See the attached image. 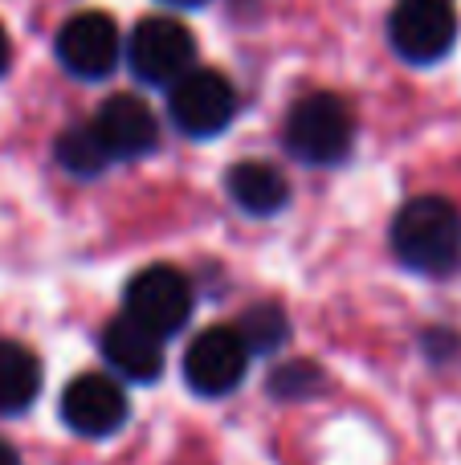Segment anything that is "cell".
Wrapping results in <instances>:
<instances>
[{
	"label": "cell",
	"mask_w": 461,
	"mask_h": 465,
	"mask_svg": "<svg viewBox=\"0 0 461 465\" xmlns=\"http://www.w3.org/2000/svg\"><path fill=\"white\" fill-rule=\"evenodd\" d=\"M392 253L425 278H446L461 265V213L446 196H417L392 221Z\"/></svg>",
	"instance_id": "obj_1"
},
{
	"label": "cell",
	"mask_w": 461,
	"mask_h": 465,
	"mask_svg": "<svg viewBox=\"0 0 461 465\" xmlns=\"http://www.w3.org/2000/svg\"><path fill=\"white\" fill-rule=\"evenodd\" d=\"M351 143H356V119L339 94H327V90L302 94L286 114V152L294 160L327 168V163L348 160Z\"/></svg>",
	"instance_id": "obj_2"
},
{
	"label": "cell",
	"mask_w": 461,
	"mask_h": 465,
	"mask_svg": "<svg viewBox=\"0 0 461 465\" xmlns=\"http://www.w3.org/2000/svg\"><path fill=\"white\" fill-rule=\"evenodd\" d=\"M123 306H127L123 311L127 319H135L152 335L168 339L176 331H184L188 319H192V286L176 265H147L127 282Z\"/></svg>",
	"instance_id": "obj_3"
},
{
	"label": "cell",
	"mask_w": 461,
	"mask_h": 465,
	"mask_svg": "<svg viewBox=\"0 0 461 465\" xmlns=\"http://www.w3.org/2000/svg\"><path fill=\"white\" fill-rule=\"evenodd\" d=\"M168 114L188 139H212L233 123L237 94L225 74L196 65L168 86Z\"/></svg>",
	"instance_id": "obj_4"
},
{
	"label": "cell",
	"mask_w": 461,
	"mask_h": 465,
	"mask_svg": "<svg viewBox=\"0 0 461 465\" xmlns=\"http://www.w3.org/2000/svg\"><path fill=\"white\" fill-rule=\"evenodd\" d=\"M192 57H196L192 33L180 21H172V16H147V21H139L131 29L127 62L131 74L139 82H147V86H172L176 78H184L192 70Z\"/></svg>",
	"instance_id": "obj_5"
},
{
	"label": "cell",
	"mask_w": 461,
	"mask_h": 465,
	"mask_svg": "<svg viewBox=\"0 0 461 465\" xmlns=\"http://www.w3.org/2000/svg\"><path fill=\"white\" fill-rule=\"evenodd\" d=\"M388 41L413 65L441 62L457 41L454 5L449 0H397L388 16Z\"/></svg>",
	"instance_id": "obj_6"
},
{
	"label": "cell",
	"mask_w": 461,
	"mask_h": 465,
	"mask_svg": "<svg viewBox=\"0 0 461 465\" xmlns=\"http://www.w3.org/2000/svg\"><path fill=\"white\" fill-rule=\"evenodd\" d=\"M250 343L237 327H209L188 343L184 351V380L201 396H229L245 380L250 368Z\"/></svg>",
	"instance_id": "obj_7"
},
{
	"label": "cell",
	"mask_w": 461,
	"mask_h": 465,
	"mask_svg": "<svg viewBox=\"0 0 461 465\" xmlns=\"http://www.w3.org/2000/svg\"><path fill=\"white\" fill-rule=\"evenodd\" d=\"M57 62L74 74V78L98 82L119 65L123 41H119V25H114L111 13H98V8H86V13H74L70 21L57 29Z\"/></svg>",
	"instance_id": "obj_8"
},
{
	"label": "cell",
	"mask_w": 461,
	"mask_h": 465,
	"mask_svg": "<svg viewBox=\"0 0 461 465\" xmlns=\"http://www.w3.org/2000/svg\"><path fill=\"white\" fill-rule=\"evenodd\" d=\"M131 404L119 380L106 371H82L62 392V420L78 437H111L127 425Z\"/></svg>",
	"instance_id": "obj_9"
},
{
	"label": "cell",
	"mask_w": 461,
	"mask_h": 465,
	"mask_svg": "<svg viewBox=\"0 0 461 465\" xmlns=\"http://www.w3.org/2000/svg\"><path fill=\"white\" fill-rule=\"evenodd\" d=\"M90 123L106 143L111 160H139L160 143V119L139 94H111Z\"/></svg>",
	"instance_id": "obj_10"
},
{
	"label": "cell",
	"mask_w": 461,
	"mask_h": 465,
	"mask_svg": "<svg viewBox=\"0 0 461 465\" xmlns=\"http://www.w3.org/2000/svg\"><path fill=\"white\" fill-rule=\"evenodd\" d=\"M103 355L123 380L131 384H152L163 371V343L160 335H152L147 327H139L135 319L119 314L103 327Z\"/></svg>",
	"instance_id": "obj_11"
},
{
	"label": "cell",
	"mask_w": 461,
	"mask_h": 465,
	"mask_svg": "<svg viewBox=\"0 0 461 465\" xmlns=\"http://www.w3.org/2000/svg\"><path fill=\"white\" fill-rule=\"evenodd\" d=\"M225 188L233 196V204L250 217H274V213L286 209L290 201V184L286 176L274 168V163H261V160H241L229 168Z\"/></svg>",
	"instance_id": "obj_12"
},
{
	"label": "cell",
	"mask_w": 461,
	"mask_h": 465,
	"mask_svg": "<svg viewBox=\"0 0 461 465\" xmlns=\"http://www.w3.org/2000/svg\"><path fill=\"white\" fill-rule=\"evenodd\" d=\"M41 392V360L29 347L0 339V412H25Z\"/></svg>",
	"instance_id": "obj_13"
},
{
	"label": "cell",
	"mask_w": 461,
	"mask_h": 465,
	"mask_svg": "<svg viewBox=\"0 0 461 465\" xmlns=\"http://www.w3.org/2000/svg\"><path fill=\"white\" fill-rule=\"evenodd\" d=\"M57 163H62L70 176H98V172H106V163H111V152H106V143L98 139L94 123H78V127H65L62 135H57Z\"/></svg>",
	"instance_id": "obj_14"
},
{
	"label": "cell",
	"mask_w": 461,
	"mask_h": 465,
	"mask_svg": "<svg viewBox=\"0 0 461 465\" xmlns=\"http://www.w3.org/2000/svg\"><path fill=\"white\" fill-rule=\"evenodd\" d=\"M237 331H241V339L250 343V351H274V347L286 343L290 322H286V314L278 311L274 302H258V306H250V311L241 314Z\"/></svg>",
	"instance_id": "obj_15"
},
{
	"label": "cell",
	"mask_w": 461,
	"mask_h": 465,
	"mask_svg": "<svg viewBox=\"0 0 461 465\" xmlns=\"http://www.w3.org/2000/svg\"><path fill=\"white\" fill-rule=\"evenodd\" d=\"M323 388V371L315 368V363L299 360V363H282V368L270 376V392L278 396V401H302V396L319 392Z\"/></svg>",
	"instance_id": "obj_16"
},
{
	"label": "cell",
	"mask_w": 461,
	"mask_h": 465,
	"mask_svg": "<svg viewBox=\"0 0 461 465\" xmlns=\"http://www.w3.org/2000/svg\"><path fill=\"white\" fill-rule=\"evenodd\" d=\"M8 62H13V41H8V33H5V25H0V78H5V70H8Z\"/></svg>",
	"instance_id": "obj_17"
},
{
	"label": "cell",
	"mask_w": 461,
	"mask_h": 465,
	"mask_svg": "<svg viewBox=\"0 0 461 465\" xmlns=\"http://www.w3.org/2000/svg\"><path fill=\"white\" fill-rule=\"evenodd\" d=\"M0 465H21V458H16V450L8 441H0Z\"/></svg>",
	"instance_id": "obj_18"
},
{
	"label": "cell",
	"mask_w": 461,
	"mask_h": 465,
	"mask_svg": "<svg viewBox=\"0 0 461 465\" xmlns=\"http://www.w3.org/2000/svg\"><path fill=\"white\" fill-rule=\"evenodd\" d=\"M168 5H184V8H196V5H204V0H168Z\"/></svg>",
	"instance_id": "obj_19"
}]
</instances>
